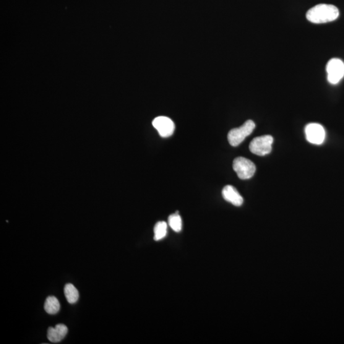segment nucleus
Segmentation results:
<instances>
[{"instance_id":"f257e3e1","label":"nucleus","mask_w":344,"mask_h":344,"mask_svg":"<svg viewBox=\"0 0 344 344\" xmlns=\"http://www.w3.org/2000/svg\"><path fill=\"white\" fill-rule=\"evenodd\" d=\"M339 16V10L333 5L319 4L310 9L307 19L315 24L334 22Z\"/></svg>"},{"instance_id":"f03ea898","label":"nucleus","mask_w":344,"mask_h":344,"mask_svg":"<svg viewBox=\"0 0 344 344\" xmlns=\"http://www.w3.org/2000/svg\"><path fill=\"white\" fill-rule=\"evenodd\" d=\"M255 126L254 122L252 120H248L241 127L230 130L228 135L229 144L233 147L241 144L247 137L252 134Z\"/></svg>"},{"instance_id":"7ed1b4c3","label":"nucleus","mask_w":344,"mask_h":344,"mask_svg":"<svg viewBox=\"0 0 344 344\" xmlns=\"http://www.w3.org/2000/svg\"><path fill=\"white\" fill-rule=\"evenodd\" d=\"M233 168L239 178L243 180L251 179L256 171V166L254 163L244 157L234 159Z\"/></svg>"},{"instance_id":"20e7f679","label":"nucleus","mask_w":344,"mask_h":344,"mask_svg":"<svg viewBox=\"0 0 344 344\" xmlns=\"http://www.w3.org/2000/svg\"><path fill=\"white\" fill-rule=\"evenodd\" d=\"M273 139L270 135L254 138L249 145V149L254 155L263 156L268 155L272 150Z\"/></svg>"},{"instance_id":"39448f33","label":"nucleus","mask_w":344,"mask_h":344,"mask_svg":"<svg viewBox=\"0 0 344 344\" xmlns=\"http://www.w3.org/2000/svg\"><path fill=\"white\" fill-rule=\"evenodd\" d=\"M328 82L337 84L344 76V62L342 60L333 58L328 61L327 66Z\"/></svg>"},{"instance_id":"423d86ee","label":"nucleus","mask_w":344,"mask_h":344,"mask_svg":"<svg viewBox=\"0 0 344 344\" xmlns=\"http://www.w3.org/2000/svg\"><path fill=\"white\" fill-rule=\"evenodd\" d=\"M306 139L308 142L313 144L320 145L324 142L326 132L324 127L317 123L307 124L306 129Z\"/></svg>"},{"instance_id":"0eeeda50","label":"nucleus","mask_w":344,"mask_h":344,"mask_svg":"<svg viewBox=\"0 0 344 344\" xmlns=\"http://www.w3.org/2000/svg\"><path fill=\"white\" fill-rule=\"evenodd\" d=\"M153 125L161 137H169L173 135L175 124L169 117L160 116L153 120Z\"/></svg>"},{"instance_id":"6e6552de","label":"nucleus","mask_w":344,"mask_h":344,"mask_svg":"<svg viewBox=\"0 0 344 344\" xmlns=\"http://www.w3.org/2000/svg\"><path fill=\"white\" fill-rule=\"evenodd\" d=\"M222 195L226 201L231 203L232 205L240 207L244 203L243 197L240 195L235 187L228 185L224 187L222 191Z\"/></svg>"},{"instance_id":"1a4fd4ad","label":"nucleus","mask_w":344,"mask_h":344,"mask_svg":"<svg viewBox=\"0 0 344 344\" xmlns=\"http://www.w3.org/2000/svg\"><path fill=\"white\" fill-rule=\"evenodd\" d=\"M69 330L67 326L62 324L57 325L55 327H49L48 330V338L50 342L58 343L66 337Z\"/></svg>"},{"instance_id":"9d476101","label":"nucleus","mask_w":344,"mask_h":344,"mask_svg":"<svg viewBox=\"0 0 344 344\" xmlns=\"http://www.w3.org/2000/svg\"><path fill=\"white\" fill-rule=\"evenodd\" d=\"M44 309L49 314H56L60 310V304L56 297L48 296L46 299L45 304H44Z\"/></svg>"},{"instance_id":"9b49d317","label":"nucleus","mask_w":344,"mask_h":344,"mask_svg":"<svg viewBox=\"0 0 344 344\" xmlns=\"http://www.w3.org/2000/svg\"><path fill=\"white\" fill-rule=\"evenodd\" d=\"M65 297L70 304L76 303L79 298V293L75 287L72 284H67L64 288Z\"/></svg>"},{"instance_id":"f8f14e48","label":"nucleus","mask_w":344,"mask_h":344,"mask_svg":"<svg viewBox=\"0 0 344 344\" xmlns=\"http://www.w3.org/2000/svg\"><path fill=\"white\" fill-rule=\"evenodd\" d=\"M154 233L155 241H158L163 239L167 233V224L165 221H160L156 223L154 228Z\"/></svg>"},{"instance_id":"ddd939ff","label":"nucleus","mask_w":344,"mask_h":344,"mask_svg":"<svg viewBox=\"0 0 344 344\" xmlns=\"http://www.w3.org/2000/svg\"><path fill=\"white\" fill-rule=\"evenodd\" d=\"M168 225L174 231L180 232L182 230V219L178 212L169 216Z\"/></svg>"}]
</instances>
